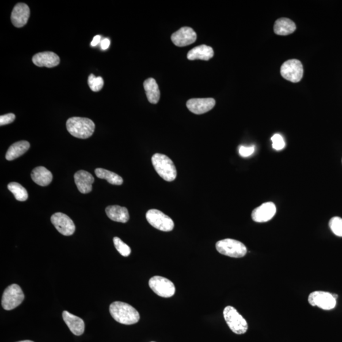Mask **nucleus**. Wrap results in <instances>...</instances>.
<instances>
[{
  "label": "nucleus",
  "mask_w": 342,
  "mask_h": 342,
  "mask_svg": "<svg viewBox=\"0 0 342 342\" xmlns=\"http://www.w3.org/2000/svg\"><path fill=\"white\" fill-rule=\"evenodd\" d=\"M152 164L158 175L165 181H175L177 177V170L175 164L165 155L156 154L152 156Z\"/></svg>",
  "instance_id": "nucleus-3"
},
{
  "label": "nucleus",
  "mask_w": 342,
  "mask_h": 342,
  "mask_svg": "<svg viewBox=\"0 0 342 342\" xmlns=\"http://www.w3.org/2000/svg\"><path fill=\"white\" fill-rule=\"evenodd\" d=\"M62 317L70 332L76 336L83 335L85 332V322L80 317L65 311L62 313Z\"/></svg>",
  "instance_id": "nucleus-18"
},
{
  "label": "nucleus",
  "mask_w": 342,
  "mask_h": 342,
  "mask_svg": "<svg viewBox=\"0 0 342 342\" xmlns=\"http://www.w3.org/2000/svg\"><path fill=\"white\" fill-rule=\"evenodd\" d=\"M109 311L113 318L121 324L134 325L140 319V314L137 309L127 303L113 302L110 306Z\"/></svg>",
  "instance_id": "nucleus-1"
},
{
  "label": "nucleus",
  "mask_w": 342,
  "mask_h": 342,
  "mask_svg": "<svg viewBox=\"0 0 342 342\" xmlns=\"http://www.w3.org/2000/svg\"><path fill=\"white\" fill-rule=\"evenodd\" d=\"M329 226L332 232L338 237H342V219L334 217L330 219Z\"/></svg>",
  "instance_id": "nucleus-29"
},
{
  "label": "nucleus",
  "mask_w": 342,
  "mask_h": 342,
  "mask_svg": "<svg viewBox=\"0 0 342 342\" xmlns=\"http://www.w3.org/2000/svg\"><path fill=\"white\" fill-rule=\"evenodd\" d=\"M309 303L317 306L324 310H332L335 308L336 301L333 294L330 293L316 291L311 293L309 296Z\"/></svg>",
  "instance_id": "nucleus-10"
},
{
  "label": "nucleus",
  "mask_w": 342,
  "mask_h": 342,
  "mask_svg": "<svg viewBox=\"0 0 342 342\" xmlns=\"http://www.w3.org/2000/svg\"><path fill=\"white\" fill-rule=\"evenodd\" d=\"M30 17V9L28 5L24 3H19L15 5L11 15V20L13 26L21 28L25 26Z\"/></svg>",
  "instance_id": "nucleus-15"
},
{
  "label": "nucleus",
  "mask_w": 342,
  "mask_h": 342,
  "mask_svg": "<svg viewBox=\"0 0 342 342\" xmlns=\"http://www.w3.org/2000/svg\"><path fill=\"white\" fill-rule=\"evenodd\" d=\"M225 321L233 333L242 335L248 330V324L243 317L232 306H227L224 309Z\"/></svg>",
  "instance_id": "nucleus-5"
},
{
  "label": "nucleus",
  "mask_w": 342,
  "mask_h": 342,
  "mask_svg": "<svg viewBox=\"0 0 342 342\" xmlns=\"http://www.w3.org/2000/svg\"><path fill=\"white\" fill-rule=\"evenodd\" d=\"M276 213L275 203L266 202L252 211V218L255 222H265L270 221L275 216Z\"/></svg>",
  "instance_id": "nucleus-14"
},
{
  "label": "nucleus",
  "mask_w": 342,
  "mask_h": 342,
  "mask_svg": "<svg viewBox=\"0 0 342 342\" xmlns=\"http://www.w3.org/2000/svg\"><path fill=\"white\" fill-rule=\"evenodd\" d=\"M108 218L113 221L126 223L129 219L127 208L119 205H110L105 208Z\"/></svg>",
  "instance_id": "nucleus-19"
},
{
  "label": "nucleus",
  "mask_w": 342,
  "mask_h": 342,
  "mask_svg": "<svg viewBox=\"0 0 342 342\" xmlns=\"http://www.w3.org/2000/svg\"><path fill=\"white\" fill-rule=\"evenodd\" d=\"M113 244L115 245L117 251L124 257H128L131 254V250L127 244L123 242L120 238L114 237L113 239Z\"/></svg>",
  "instance_id": "nucleus-27"
},
{
  "label": "nucleus",
  "mask_w": 342,
  "mask_h": 342,
  "mask_svg": "<svg viewBox=\"0 0 342 342\" xmlns=\"http://www.w3.org/2000/svg\"><path fill=\"white\" fill-rule=\"evenodd\" d=\"M213 49L208 46L202 45L192 49L188 53L187 58L189 61L203 60L208 61L214 56Z\"/></svg>",
  "instance_id": "nucleus-21"
},
{
  "label": "nucleus",
  "mask_w": 342,
  "mask_h": 342,
  "mask_svg": "<svg viewBox=\"0 0 342 342\" xmlns=\"http://www.w3.org/2000/svg\"><path fill=\"white\" fill-rule=\"evenodd\" d=\"M32 181L41 186H47L53 180L52 173L43 166L35 168L31 173Z\"/></svg>",
  "instance_id": "nucleus-20"
},
{
  "label": "nucleus",
  "mask_w": 342,
  "mask_h": 342,
  "mask_svg": "<svg viewBox=\"0 0 342 342\" xmlns=\"http://www.w3.org/2000/svg\"><path fill=\"white\" fill-rule=\"evenodd\" d=\"M74 181L79 191L86 194L91 192L92 184L94 183V178L91 174L86 170H81L75 174Z\"/></svg>",
  "instance_id": "nucleus-17"
},
{
  "label": "nucleus",
  "mask_w": 342,
  "mask_h": 342,
  "mask_svg": "<svg viewBox=\"0 0 342 342\" xmlns=\"http://www.w3.org/2000/svg\"><path fill=\"white\" fill-rule=\"evenodd\" d=\"M66 126L70 135L80 139L91 137L95 129L94 123L91 119L78 117L68 119Z\"/></svg>",
  "instance_id": "nucleus-2"
},
{
  "label": "nucleus",
  "mask_w": 342,
  "mask_h": 342,
  "mask_svg": "<svg viewBox=\"0 0 342 342\" xmlns=\"http://www.w3.org/2000/svg\"><path fill=\"white\" fill-rule=\"evenodd\" d=\"M151 342H156V341H151Z\"/></svg>",
  "instance_id": "nucleus-36"
},
{
  "label": "nucleus",
  "mask_w": 342,
  "mask_h": 342,
  "mask_svg": "<svg viewBox=\"0 0 342 342\" xmlns=\"http://www.w3.org/2000/svg\"><path fill=\"white\" fill-rule=\"evenodd\" d=\"M88 85L92 91L97 92L101 90L104 85V81L102 77H96L91 74L88 77Z\"/></svg>",
  "instance_id": "nucleus-28"
},
{
  "label": "nucleus",
  "mask_w": 342,
  "mask_h": 342,
  "mask_svg": "<svg viewBox=\"0 0 342 342\" xmlns=\"http://www.w3.org/2000/svg\"><path fill=\"white\" fill-rule=\"evenodd\" d=\"M8 189L14 195L16 200L20 201V202H24L28 200V192L21 184L12 182L8 184Z\"/></svg>",
  "instance_id": "nucleus-26"
},
{
  "label": "nucleus",
  "mask_w": 342,
  "mask_h": 342,
  "mask_svg": "<svg viewBox=\"0 0 342 342\" xmlns=\"http://www.w3.org/2000/svg\"><path fill=\"white\" fill-rule=\"evenodd\" d=\"M51 222L62 235L70 236L75 232V226L74 222L66 214L61 213L54 214L51 217Z\"/></svg>",
  "instance_id": "nucleus-11"
},
{
  "label": "nucleus",
  "mask_w": 342,
  "mask_h": 342,
  "mask_svg": "<svg viewBox=\"0 0 342 342\" xmlns=\"http://www.w3.org/2000/svg\"><path fill=\"white\" fill-rule=\"evenodd\" d=\"M216 247L219 253L233 258L243 257L247 252L246 247L243 243L230 238L218 241Z\"/></svg>",
  "instance_id": "nucleus-4"
},
{
  "label": "nucleus",
  "mask_w": 342,
  "mask_h": 342,
  "mask_svg": "<svg viewBox=\"0 0 342 342\" xmlns=\"http://www.w3.org/2000/svg\"><path fill=\"white\" fill-rule=\"evenodd\" d=\"M17 342H34V341H31V340H23V341H17Z\"/></svg>",
  "instance_id": "nucleus-35"
},
{
  "label": "nucleus",
  "mask_w": 342,
  "mask_h": 342,
  "mask_svg": "<svg viewBox=\"0 0 342 342\" xmlns=\"http://www.w3.org/2000/svg\"><path fill=\"white\" fill-rule=\"evenodd\" d=\"M197 37L194 29L189 27H183L173 34L171 40L177 47H183L196 42Z\"/></svg>",
  "instance_id": "nucleus-12"
},
{
  "label": "nucleus",
  "mask_w": 342,
  "mask_h": 342,
  "mask_svg": "<svg viewBox=\"0 0 342 342\" xmlns=\"http://www.w3.org/2000/svg\"><path fill=\"white\" fill-rule=\"evenodd\" d=\"M255 151V147L254 146H240L239 148V154L242 157H248L251 156V155L254 154Z\"/></svg>",
  "instance_id": "nucleus-31"
},
{
  "label": "nucleus",
  "mask_w": 342,
  "mask_h": 342,
  "mask_svg": "<svg viewBox=\"0 0 342 342\" xmlns=\"http://www.w3.org/2000/svg\"><path fill=\"white\" fill-rule=\"evenodd\" d=\"M146 218L151 226L162 232H171L175 227L173 219L157 209L149 210L146 214Z\"/></svg>",
  "instance_id": "nucleus-7"
},
{
  "label": "nucleus",
  "mask_w": 342,
  "mask_h": 342,
  "mask_svg": "<svg viewBox=\"0 0 342 342\" xmlns=\"http://www.w3.org/2000/svg\"><path fill=\"white\" fill-rule=\"evenodd\" d=\"M15 119V116L12 113L1 116V117H0V125H1V126H4V125L9 124L13 123Z\"/></svg>",
  "instance_id": "nucleus-32"
},
{
  "label": "nucleus",
  "mask_w": 342,
  "mask_h": 342,
  "mask_svg": "<svg viewBox=\"0 0 342 342\" xmlns=\"http://www.w3.org/2000/svg\"><path fill=\"white\" fill-rule=\"evenodd\" d=\"M32 62L37 67L52 68L60 64V58L56 53L51 51H45L36 53L32 57Z\"/></svg>",
  "instance_id": "nucleus-16"
},
{
  "label": "nucleus",
  "mask_w": 342,
  "mask_h": 342,
  "mask_svg": "<svg viewBox=\"0 0 342 342\" xmlns=\"http://www.w3.org/2000/svg\"><path fill=\"white\" fill-rule=\"evenodd\" d=\"M24 300V294L20 286L17 284H11L3 294L2 306L5 310H13L21 305Z\"/></svg>",
  "instance_id": "nucleus-6"
},
{
  "label": "nucleus",
  "mask_w": 342,
  "mask_h": 342,
  "mask_svg": "<svg viewBox=\"0 0 342 342\" xmlns=\"http://www.w3.org/2000/svg\"><path fill=\"white\" fill-rule=\"evenodd\" d=\"M95 175L98 178L104 179L113 185H121L123 183V179L120 176L102 168H98L95 170Z\"/></svg>",
  "instance_id": "nucleus-25"
},
{
  "label": "nucleus",
  "mask_w": 342,
  "mask_h": 342,
  "mask_svg": "<svg viewBox=\"0 0 342 342\" xmlns=\"http://www.w3.org/2000/svg\"><path fill=\"white\" fill-rule=\"evenodd\" d=\"M149 287L155 294L164 298L173 297L176 292L175 284L164 277L156 276L149 280Z\"/></svg>",
  "instance_id": "nucleus-9"
},
{
  "label": "nucleus",
  "mask_w": 342,
  "mask_h": 342,
  "mask_svg": "<svg viewBox=\"0 0 342 342\" xmlns=\"http://www.w3.org/2000/svg\"><path fill=\"white\" fill-rule=\"evenodd\" d=\"M101 40V36L100 35H97V36L93 37V41L91 43V45L92 47H96V46L99 44Z\"/></svg>",
  "instance_id": "nucleus-34"
},
{
  "label": "nucleus",
  "mask_w": 342,
  "mask_h": 342,
  "mask_svg": "<svg viewBox=\"0 0 342 342\" xmlns=\"http://www.w3.org/2000/svg\"><path fill=\"white\" fill-rule=\"evenodd\" d=\"M149 102L152 104H157L159 102L161 93L156 81L154 78H148L143 83Z\"/></svg>",
  "instance_id": "nucleus-22"
},
{
  "label": "nucleus",
  "mask_w": 342,
  "mask_h": 342,
  "mask_svg": "<svg viewBox=\"0 0 342 342\" xmlns=\"http://www.w3.org/2000/svg\"><path fill=\"white\" fill-rule=\"evenodd\" d=\"M296 30L295 24L288 18H280L275 22L274 26V31L275 34L280 36L294 33Z\"/></svg>",
  "instance_id": "nucleus-23"
},
{
  "label": "nucleus",
  "mask_w": 342,
  "mask_h": 342,
  "mask_svg": "<svg viewBox=\"0 0 342 342\" xmlns=\"http://www.w3.org/2000/svg\"><path fill=\"white\" fill-rule=\"evenodd\" d=\"M29 148L30 143L27 141H20V142H16L8 149L5 157L8 161H13L25 154Z\"/></svg>",
  "instance_id": "nucleus-24"
},
{
  "label": "nucleus",
  "mask_w": 342,
  "mask_h": 342,
  "mask_svg": "<svg viewBox=\"0 0 342 342\" xmlns=\"http://www.w3.org/2000/svg\"><path fill=\"white\" fill-rule=\"evenodd\" d=\"M216 105L215 100L212 98L207 99H192L186 103L187 108L190 112L197 115H200L208 112L214 107Z\"/></svg>",
  "instance_id": "nucleus-13"
},
{
  "label": "nucleus",
  "mask_w": 342,
  "mask_h": 342,
  "mask_svg": "<svg viewBox=\"0 0 342 342\" xmlns=\"http://www.w3.org/2000/svg\"><path fill=\"white\" fill-rule=\"evenodd\" d=\"M280 72L285 80L292 83H298L303 75L302 64L297 59L289 60L282 64Z\"/></svg>",
  "instance_id": "nucleus-8"
},
{
  "label": "nucleus",
  "mask_w": 342,
  "mask_h": 342,
  "mask_svg": "<svg viewBox=\"0 0 342 342\" xmlns=\"http://www.w3.org/2000/svg\"><path fill=\"white\" fill-rule=\"evenodd\" d=\"M273 142V148L276 150H281L285 146V143L283 137L280 135L276 134L271 138Z\"/></svg>",
  "instance_id": "nucleus-30"
},
{
  "label": "nucleus",
  "mask_w": 342,
  "mask_h": 342,
  "mask_svg": "<svg viewBox=\"0 0 342 342\" xmlns=\"http://www.w3.org/2000/svg\"><path fill=\"white\" fill-rule=\"evenodd\" d=\"M110 41L108 38H105L101 42V48L102 50H107L110 47Z\"/></svg>",
  "instance_id": "nucleus-33"
}]
</instances>
